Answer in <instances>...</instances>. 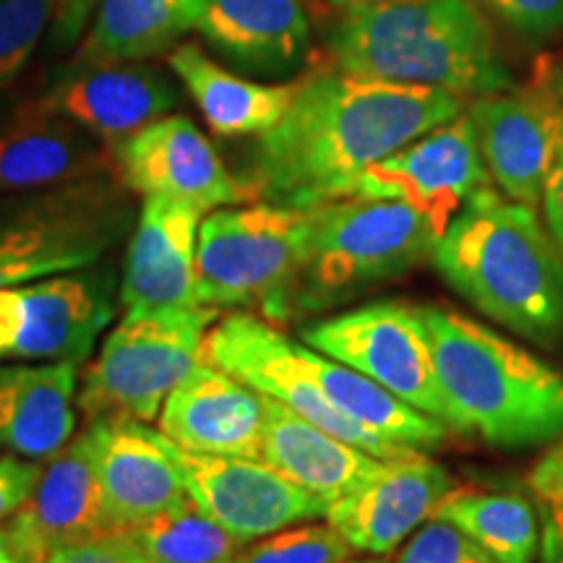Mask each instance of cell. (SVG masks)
I'll return each instance as SVG.
<instances>
[{
  "label": "cell",
  "instance_id": "1",
  "mask_svg": "<svg viewBox=\"0 0 563 563\" xmlns=\"http://www.w3.org/2000/svg\"><path fill=\"white\" fill-rule=\"evenodd\" d=\"M462 104L446 89L319 70L300 79L282 121L258 136L243 186L251 201L300 211L352 199L371 165L449 123Z\"/></svg>",
  "mask_w": 563,
  "mask_h": 563
},
{
  "label": "cell",
  "instance_id": "2",
  "mask_svg": "<svg viewBox=\"0 0 563 563\" xmlns=\"http://www.w3.org/2000/svg\"><path fill=\"white\" fill-rule=\"evenodd\" d=\"M332 68L361 79L446 89L460 97L514 87L490 24L473 0L347 5L327 40Z\"/></svg>",
  "mask_w": 563,
  "mask_h": 563
},
{
  "label": "cell",
  "instance_id": "3",
  "mask_svg": "<svg viewBox=\"0 0 563 563\" xmlns=\"http://www.w3.org/2000/svg\"><path fill=\"white\" fill-rule=\"evenodd\" d=\"M431 258L443 282L488 319L538 344L563 340V253L534 207L483 188Z\"/></svg>",
  "mask_w": 563,
  "mask_h": 563
},
{
  "label": "cell",
  "instance_id": "4",
  "mask_svg": "<svg viewBox=\"0 0 563 563\" xmlns=\"http://www.w3.org/2000/svg\"><path fill=\"white\" fill-rule=\"evenodd\" d=\"M433 368L464 435L498 449H532L563 435V373L485 323L418 306Z\"/></svg>",
  "mask_w": 563,
  "mask_h": 563
},
{
  "label": "cell",
  "instance_id": "5",
  "mask_svg": "<svg viewBox=\"0 0 563 563\" xmlns=\"http://www.w3.org/2000/svg\"><path fill=\"white\" fill-rule=\"evenodd\" d=\"M306 211V262L287 292L285 319L397 279L439 243L431 222L402 201L352 196Z\"/></svg>",
  "mask_w": 563,
  "mask_h": 563
},
{
  "label": "cell",
  "instance_id": "6",
  "mask_svg": "<svg viewBox=\"0 0 563 563\" xmlns=\"http://www.w3.org/2000/svg\"><path fill=\"white\" fill-rule=\"evenodd\" d=\"M133 224V191L115 175L0 196V290L89 269Z\"/></svg>",
  "mask_w": 563,
  "mask_h": 563
},
{
  "label": "cell",
  "instance_id": "7",
  "mask_svg": "<svg viewBox=\"0 0 563 563\" xmlns=\"http://www.w3.org/2000/svg\"><path fill=\"white\" fill-rule=\"evenodd\" d=\"M308 249V211L256 203L214 209L196 238V300L207 308H258L285 321V302Z\"/></svg>",
  "mask_w": 563,
  "mask_h": 563
},
{
  "label": "cell",
  "instance_id": "8",
  "mask_svg": "<svg viewBox=\"0 0 563 563\" xmlns=\"http://www.w3.org/2000/svg\"><path fill=\"white\" fill-rule=\"evenodd\" d=\"M217 308L125 316L84 371L79 410L87 426L150 422L183 378L203 361Z\"/></svg>",
  "mask_w": 563,
  "mask_h": 563
},
{
  "label": "cell",
  "instance_id": "9",
  "mask_svg": "<svg viewBox=\"0 0 563 563\" xmlns=\"http://www.w3.org/2000/svg\"><path fill=\"white\" fill-rule=\"evenodd\" d=\"M300 336L311 350L350 365L405 405L464 433L441 391L418 306L397 300L368 302L355 311L302 327Z\"/></svg>",
  "mask_w": 563,
  "mask_h": 563
},
{
  "label": "cell",
  "instance_id": "10",
  "mask_svg": "<svg viewBox=\"0 0 563 563\" xmlns=\"http://www.w3.org/2000/svg\"><path fill=\"white\" fill-rule=\"evenodd\" d=\"M203 361L378 460L397 462L420 454L382 439L336 410L313 382L308 347L287 340L272 323L256 316L238 311L217 321L203 336Z\"/></svg>",
  "mask_w": 563,
  "mask_h": 563
},
{
  "label": "cell",
  "instance_id": "11",
  "mask_svg": "<svg viewBox=\"0 0 563 563\" xmlns=\"http://www.w3.org/2000/svg\"><path fill=\"white\" fill-rule=\"evenodd\" d=\"M112 319L110 272L79 269L0 290V361L84 363Z\"/></svg>",
  "mask_w": 563,
  "mask_h": 563
},
{
  "label": "cell",
  "instance_id": "12",
  "mask_svg": "<svg viewBox=\"0 0 563 563\" xmlns=\"http://www.w3.org/2000/svg\"><path fill=\"white\" fill-rule=\"evenodd\" d=\"M483 188H490V173L473 121L467 112H460L449 123L371 165L357 180L355 196L402 201L420 211L441 238L470 196Z\"/></svg>",
  "mask_w": 563,
  "mask_h": 563
},
{
  "label": "cell",
  "instance_id": "13",
  "mask_svg": "<svg viewBox=\"0 0 563 563\" xmlns=\"http://www.w3.org/2000/svg\"><path fill=\"white\" fill-rule=\"evenodd\" d=\"M467 115L490 180L506 199L538 207L563 144V79L475 97Z\"/></svg>",
  "mask_w": 563,
  "mask_h": 563
},
{
  "label": "cell",
  "instance_id": "14",
  "mask_svg": "<svg viewBox=\"0 0 563 563\" xmlns=\"http://www.w3.org/2000/svg\"><path fill=\"white\" fill-rule=\"evenodd\" d=\"M165 443L196 506L243 543L327 517V504L269 464L243 456L188 452L167 435Z\"/></svg>",
  "mask_w": 563,
  "mask_h": 563
},
{
  "label": "cell",
  "instance_id": "15",
  "mask_svg": "<svg viewBox=\"0 0 563 563\" xmlns=\"http://www.w3.org/2000/svg\"><path fill=\"white\" fill-rule=\"evenodd\" d=\"M112 175L141 196H167L207 211L251 201L191 118L162 115L110 150Z\"/></svg>",
  "mask_w": 563,
  "mask_h": 563
},
{
  "label": "cell",
  "instance_id": "16",
  "mask_svg": "<svg viewBox=\"0 0 563 563\" xmlns=\"http://www.w3.org/2000/svg\"><path fill=\"white\" fill-rule=\"evenodd\" d=\"M42 104L79 123L110 150L180 104V89L150 60H70Z\"/></svg>",
  "mask_w": 563,
  "mask_h": 563
},
{
  "label": "cell",
  "instance_id": "17",
  "mask_svg": "<svg viewBox=\"0 0 563 563\" xmlns=\"http://www.w3.org/2000/svg\"><path fill=\"white\" fill-rule=\"evenodd\" d=\"M5 530L30 563H45L60 548L118 532L104 506L89 428L51 456L30 501Z\"/></svg>",
  "mask_w": 563,
  "mask_h": 563
},
{
  "label": "cell",
  "instance_id": "18",
  "mask_svg": "<svg viewBox=\"0 0 563 563\" xmlns=\"http://www.w3.org/2000/svg\"><path fill=\"white\" fill-rule=\"evenodd\" d=\"M201 211L167 196H144L123 264L125 316H165L201 308L196 300V238Z\"/></svg>",
  "mask_w": 563,
  "mask_h": 563
},
{
  "label": "cell",
  "instance_id": "19",
  "mask_svg": "<svg viewBox=\"0 0 563 563\" xmlns=\"http://www.w3.org/2000/svg\"><path fill=\"white\" fill-rule=\"evenodd\" d=\"M454 488L446 467L415 454L386 462L363 488L327 509L329 525L357 553L386 555L433 517L439 501Z\"/></svg>",
  "mask_w": 563,
  "mask_h": 563
},
{
  "label": "cell",
  "instance_id": "20",
  "mask_svg": "<svg viewBox=\"0 0 563 563\" xmlns=\"http://www.w3.org/2000/svg\"><path fill=\"white\" fill-rule=\"evenodd\" d=\"M159 428L180 449L262 462L264 397L211 363H199L170 391Z\"/></svg>",
  "mask_w": 563,
  "mask_h": 563
},
{
  "label": "cell",
  "instance_id": "21",
  "mask_svg": "<svg viewBox=\"0 0 563 563\" xmlns=\"http://www.w3.org/2000/svg\"><path fill=\"white\" fill-rule=\"evenodd\" d=\"M112 175L110 146L79 123L26 102L0 123V196Z\"/></svg>",
  "mask_w": 563,
  "mask_h": 563
},
{
  "label": "cell",
  "instance_id": "22",
  "mask_svg": "<svg viewBox=\"0 0 563 563\" xmlns=\"http://www.w3.org/2000/svg\"><path fill=\"white\" fill-rule=\"evenodd\" d=\"M87 428L104 506L115 530H133L186 501V481L162 431H152L144 422Z\"/></svg>",
  "mask_w": 563,
  "mask_h": 563
},
{
  "label": "cell",
  "instance_id": "23",
  "mask_svg": "<svg viewBox=\"0 0 563 563\" xmlns=\"http://www.w3.org/2000/svg\"><path fill=\"white\" fill-rule=\"evenodd\" d=\"M194 30L243 74L287 76L311 53L302 0H203Z\"/></svg>",
  "mask_w": 563,
  "mask_h": 563
},
{
  "label": "cell",
  "instance_id": "24",
  "mask_svg": "<svg viewBox=\"0 0 563 563\" xmlns=\"http://www.w3.org/2000/svg\"><path fill=\"white\" fill-rule=\"evenodd\" d=\"M262 462L327 504V509L386 467L384 460L321 431L269 397H264Z\"/></svg>",
  "mask_w": 563,
  "mask_h": 563
},
{
  "label": "cell",
  "instance_id": "25",
  "mask_svg": "<svg viewBox=\"0 0 563 563\" xmlns=\"http://www.w3.org/2000/svg\"><path fill=\"white\" fill-rule=\"evenodd\" d=\"M76 363L0 368V446L30 460H47L76 428Z\"/></svg>",
  "mask_w": 563,
  "mask_h": 563
},
{
  "label": "cell",
  "instance_id": "26",
  "mask_svg": "<svg viewBox=\"0 0 563 563\" xmlns=\"http://www.w3.org/2000/svg\"><path fill=\"white\" fill-rule=\"evenodd\" d=\"M173 74L199 104L203 121L217 136H262L277 125L298 95L300 81L258 84L214 63L194 42H180L167 53Z\"/></svg>",
  "mask_w": 563,
  "mask_h": 563
},
{
  "label": "cell",
  "instance_id": "27",
  "mask_svg": "<svg viewBox=\"0 0 563 563\" xmlns=\"http://www.w3.org/2000/svg\"><path fill=\"white\" fill-rule=\"evenodd\" d=\"M203 0H100L70 60H154L196 26Z\"/></svg>",
  "mask_w": 563,
  "mask_h": 563
},
{
  "label": "cell",
  "instance_id": "28",
  "mask_svg": "<svg viewBox=\"0 0 563 563\" xmlns=\"http://www.w3.org/2000/svg\"><path fill=\"white\" fill-rule=\"evenodd\" d=\"M308 365H311L313 382L327 394L329 402L382 439L415 449V452L435 449L446 441L449 428L441 420L405 405L402 399H397L363 373L352 371L350 365L329 361L327 355H319L311 347H308Z\"/></svg>",
  "mask_w": 563,
  "mask_h": 563
},
{
  "label": "cell",
  "instance_id": "29",
  "mask_svg": "<svg viewBox=\"0 0 563 563\" xmlns=\"http://www.w3.org/2000/svg\"><path fill=\"white\" fill-rule=\"evenodd\" d=\"M431 519L449 522L501 563H534L540 519L519 493L449 490Z\"/></svg>",
  "mask_w": 563,
  "mask_h": 563
},
{
  "label": "cell",
  "instance_id": "30",
  "mask_svg": "<svg viewBox=\"0 0 563 563\" xmlns=\"http://www.w3.org/2000/svg\"><path fill=\"white\" fill-rule=\"evenodd\" d=\"M129 532L146 563H230L245 545L191 496Z\"/></svg>",
  "mask_w": 563,
  "mask_h": 563
},
{
  "label": "cell",
  "instance_id": "31",
  "mask_svg": "<svg viewBox=\"0 0 563 563\" xmlns=\"http://www.w3.org/2000/svg\"><path fill=\"white\" fill-rule=\"evenodd\" d=\"M352 548L332 525H300L285 527L264 540L241 548L230 563H344Z\"/></svg>",
  "mask_w": 563,
  "mask_h": 563
},
{
  "label": "cell",
  "instance_id": "32",
  "mask_svg": "<svg viewBox=\"0 0 563 563\" xmlns=\"http://www.w3.org/2000/svg\"><path fill=\"white\" fill-rule=\"evenodd\" d=\"M51 21L53 0H0V97L32 63Z\"/></svg>",
  "mask_w": 563,
  "mask_h": 563
},
{
  "label": "cell",
  "instance_id": "33",
  "mask_svg": "<svg viewBox=\"0 0 563 563\" xmlns=\"http://www.w3.org/2000/svg\"><path fill=\"white\" fill-rule=\"evenodd\" d=\"M397 563H501L473 543L467 534L441 519H428L410 534Z\"/></svg>",
  "mask_w": 563,
  "mask_h": 563
},
{
  "label": "cell",
  "instance_id": "34",
  "mask_svg": "<svg viewBox=\"0 0 563 563\" xmlns=\"http://www.w3.org/2000/svg\"><path fill=\"white\" fill-rule=\"evenodd\" d=\"M485 5L530 37H548L563 30V0H485Z\"/></svg>",
  "mask_w": 563,
  "mask_h": 563
},
{
  "label": "cell",
  "instance_id": "35",
  "mask_svg": "<svg viewBox=\"0 0 563 563\" xmlns=\"http://www.w3.org/2000/svg\"><path fill=\"white\" fill-rule=\"evenodd\" d=\"M45 563H146L129 530L100 534L84 543L60 548Z\"/></svg>",
  "mask_w": 563,
  "mask_h": 563
},
{
  "label": "cell",
  "instance_id": "36",
  "mask_svg": "<svg viewBox=\"0 0 563 563\" xmlns=\"http://www.w3.org/2000/svg\"><path fill=\"white\" fill-rule=\"evenodd\" d=\"M100 0H53V21L47 30V42L53 53H66L76 47L89 30Z\"/></svg>",
  "mask_w": 563,
  "mask_h": 563
},
{
  "label": "cell",
  "instance_id": "37",
  "mask_svg": "<svg viewBox=\"0 0 563 563\" xmlns=\"http://www.w3.org/2000/svg\"><path fill=\"white\" fill-rule=\"evenodd\" d=\"M42 464L0 456V519L13 517L21 506L30 501L34 485L40 481Z\"/></svg>",
  "mask_w": 563,
  "mask_h": 563
},
{
  "label": "cell",
  "instance_id": "38",
  "mask_svg": "<svg viewBox=\"0 0 563 563\" xmlns=\"http://www.w3.org/2000/svg\"><path fill=\"white\" fill-rule=\"evenodd\" d=\"M530 485L540 501H563V439L532 467Z\"/></svg>",
  "mask_w": 563,
  "mask_h": 563
},
{
  "label": "cell",
  "instance_id": "39",
  "mask_svg": "<svg viewBox=\"0 0 563 563\" xmlns=\"http://www.w3.org/2000/svg\"><path fill=\"white\" fill-rule=\"evenodd\" d=\"M543 203H545L548 232H551L555 245H559L563 253V144H561L559 157H555L551 178L545 183Z\"/></svg>",
  "mask_w": 563,
  "mask_h": 563
},
{
  "label": "cell",
  "instance_id": "40",
  "mask_svg": "<svg viewBox=\"0 0 563 563\" xmlns=\"http://www.w3.org/2000/svg\"><path fill=\"white\" fill-rule=\"evenodd\" d=\"M540 563H563V501H545L543 534H540Z\"/></svg>",
  "mask_w": 563,
  "mask_h": 563
},
{
  "label": "cell",
  "instance_id": "41",
  "mask_svg": "<svg viewBox=\"0 0 563 563\" xmlns=\"http://www.w3.org/2000/svg\"><path fill=\"white\" fill-rule=\"evenodd\" d=\"M0 563H30L19 553V548L13 545L11 534L5 527H0Z\"/></svg>",
  "mask_w": 563,
  "mask_h": 563
},
{
  "label": "cell",
  "instance_id": "42",
  "mask_svg": "<svg viewBox=\"0 0 563 563\" xmlns=\"http://www.w3.org/2000/svg\"><path fill=\"white\" fill-rule=\"evenodd\" d=\"M329 3L347 9V5H357V3H389V0H329Z\"/></svg>",
  "mask_w": 563,
  "mask_h": 563
},
{
  "label": "cell",
  "instance_id": "43",
  "mask_svg": "<svg viewBox=\"0 0 563 563\" xmlns=\"http://www.w3.org/2000/svg\"><path fill=\"white\" fill-rule=\"evenodd\" d=\"M344 563H389L384 559H361V561H344Z\"/></svg>",
  "mask_w": 563,
  "mask_h": 563
}]
</instances>
